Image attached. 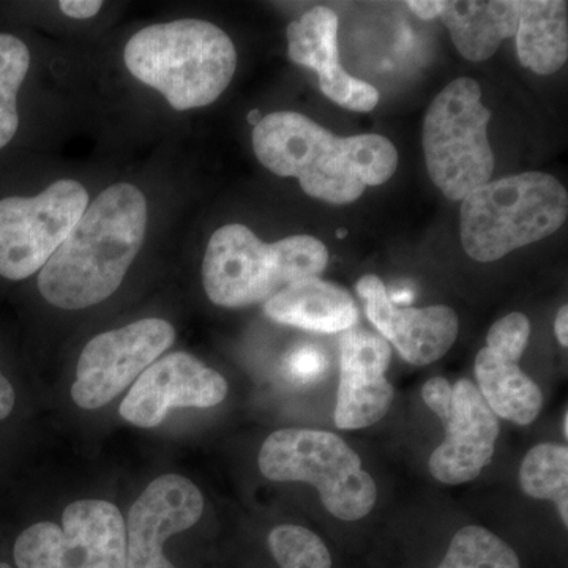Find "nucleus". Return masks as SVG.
Returning a JSON list of instances; mask_svg holds the SVG:
<instances>
[{
    "mask_svg": "<svg viewBox=\"0 0 568 568\" xmlns=\"http://www.w3.org/2000/svg\"><path fill=\"white\" fill-rule=\"evenodd\" d=\"M342 153L351 174L365 189L368 185H383L398 168L395 145L381 134L342 138Z\"/></svg>",
    "mask_w": 568,
    "mask_h": 568,
    "instance_id": "24",
    "label": "nucleus"
},
{
    "mask_svg": "<svg viewBox=\"0 0 568 568\" xmlns=\"http://www.w3.org/2000/svg\"><path fill=\"white\" fill-rule=\"evenodd\" d=\"M264 312L275 323L320 334L349 331L358 321L353 295L320 276L284 287L265 302Z\"/></svg>",
    "mask_w": 568,
    "mask_h": 568,
    "instance_id": "16",
    "label": "nucleus"
},
{
    "mask_svg": "<svg viewBox=\"0 0 568 568\" xmlns=\"http://www.w3.org/2000/svg\"><path fill=\"white\" fill-rule=\"evenodd\" d=\"M148 216V201L138 186H108L41 268L44 301L62 310H84L111 297L141 252Z\"/></svg>",
    "mask_w": 568,
    "mask_h": 568,
    "instance_id": "1",
    "label": "nucleus"
},
{
    "mask_svg": "<svg viewBox=\"0 0 568 568\" xmlns=\"http://www.w3.org/2000/svg\"><path fill=\"white\" fill-rule=\"evenodd\" d=\"M126 70L162 93L175 111L207 106L226 91L237 52L223 29L203 20L152 24L134 33L123 51Z\"/></svg>",
    "mask_w": 568,
    "mask_h": 568,
    "instance_id": "2",
    "label": "nucleus"
},
{
    "mask_svg": "<svg viewBox=\"0 0 568 568\" xmlns=\"http://www.w3.org/2000/svg\"><path fill=\"white\" fill-rule=\"evenodd\" d=\"M425 405L440 418L446 440L433 452L429 473L446 485H462L480 476L491 463L499 420L469 379L452 386L446 377H432L422 388Z\"/></svg>",
    "mask_w": 568,
    "mask_h": 568,
    "instance_id": "10",
    "label": "nucleus"
},
{
    "mask_svg": "<svg viewBox=\"0 0 568 568\" xmlns=\"http://www.w3.org/2000/svg\"><path fill=\"white\" fill-rule=\"evenodd\" d=\"M407 7L422 20L429 21L439 18L444 2H439V0L437 2L436 0H410V2H407Z\"/></svg>",
    "mask_w": 568,
    "mask_h": 568,
    "instance_id": "30",
    "label": "nucleus"
},
{
    "mask_svg": "<svg viewBox=\"0 0 568 568\" xmlns=\"http://www.w3.org/2000/svg\"><path fill=\"white\" fill-rule=\"evenodd\" d=\"M339 140L293 111L272 112L253 130L254 153L268 171L298 179L302 190L315 200L351 204L364 194L365 186L351 174Z\"/></svg>",
    "mask_w": 568,
    "mask_h": 568,
    "instance_id": "7",
    "label": "nucleus"
},
{
    "mask_svg": "<svg viewBox=\"0 0 568 568\" xmlns=\"http://www.w3.org/2000/svg\"><path fill=\"white\" fill-rule=\"evenodd\" d=\"M261 119L263 118H261L260 111H253L252 114H250V122H252L253 125H257Z\"/></svg>",
    "mask_w": 568,
    "mask_h": 568,
    "instance_id": "33",
    "label": "nucleus"
},
{
    "mask_svg": "<svg viewBox=\"0 0 568 568\" xmlns=\"http://www.w3.org/2000/svg\"><path fill=\"white\" fill-rule=\"evenodd\" d=\"M31 67L28 44L11 36L0 33V149L6 148L20 126L18 92Z\"/></svg>",
    "mask_w": 568,
    "mask_h": 568,
    "instance_id": "22",
    "label": "nucleus"
},
{
    "mask_svg": "<svg viewBox=\"0 0 568 568\" xmlns=\"http://www.w3.org/2000/svg\"><path fill=\"white\" fill-rule=\"evenodd\" d=\"M103 2L100 0H62L59 2V9L73 20H91L100 10Z\"/></svg>",
    "mask_w": 568,
    "mask_h": 568,
    "instance_id": "29",
    "label": "nucleus"
},
{
    "mask_svg": "<svg viewBox=\"0 0 568 568\" xmlns=\"http://www.w3.org/2000/svg\"><path fill=\"white\" fill-rule=\"evenodd\" d=\"M286 375L297 384H312L321 379L327 368V358L316 346H302L287 354Z\"/></svg>",
    "mask_w": 568,
    "mask_h": 568,
    "instance_id": "28",
    "label": "nucleus"
},
{
    "mask_svg": "<svg viewBox=\"0 0 568 568\" xmlns=\"http://www.w3.org/2000/svg\"><path fill=\"white\" fill-rule=\"evenodd\" d=\"M328 252L313 235H291L264 244L244 224L212 234L205 248L203 282L207 297L224 308L267 302L284 287L323 274Z\"/></svg>",
    "mask_w": 568,
    "mask_h": 568,
    "instance_id": "3",
    "label": "nucleus"
},
{
    "mask_svg": "<svg viewBox=\"0 0 568 568\" xmlns=\"http://www.w3.org/2000/svg\"><path fill=\"white\" fill-rule=\"evenodd\" d=\"M529 335L528 317L523 313H510L489 328L487 347L504 357L521 361L528 346Z\"/></svg>",
    "mask_w": 568,
    "mask_h": 568,
    "instance_id": "27",
    "label": "nucleus"
},
{
    "mask_svg": "<svg viewBox=\"0 0 568 568\" xmlns=\"http://www.w3.org/2000/svg\"><path fill=\"white\" fill-rule=\"evenodd\" d=\"M227 395L226 379L192 354L173 353L149 366L130 388L121 416L140 428L162 424L175 407H213Z\"/></svg>",
    "mask_w": 568,
    "mask_h": 568,
    "instance_id": "12",
    "label": "nucleus"
},
{
    "mask_svg": "<svg viewBox=\"0 0 568 568\" xmlns=\"http://www.w3.org/2000/svg\"><path fill=\"white\" fill-rule=\"evenodd\" d=\"M14 407V390L10 381L0 372V420L10 416Z\"/></svg>",
    "mask_w": 568,
    "mask_h": 568,
    "instance_id": "31",
    "label": "nucleus"
},
{
    "mask_svg": "<svg viewBox=\"0 0 568 568\" xmlns=\"http://www.w3.org/2000/svg\"><path fill=\"white\" fill-rule=\"evenodd\" d=\"M0 568H11V567L7 566V564H0Z\"/></svg>",
    "mask_w": 568,
    "mask_h": 568,
    "instance_id": "36",
    "label": "nucleus"
},
{
    "mask_svg": "<svg viewBox=\"0 0 568 568\" xmlns=\"http://www.w3.org/2000/svg\"><path fill=\"white\" fill-rule=\"evenodd\" d=\"M203 511L204 497L192 480L178 474L155 478L130 510L125 568H175L164 558V541L193 528Z\"/></svg>",
    "mask_w": 568,
    "mask_h": 568,
    "instance_id": "13",
    "label": "nucleus"
},
{
    "mask_svg": "<svg viewBox=\"0 0 568 568\" xmlns=\"http://www.w3.org/2000/svg\"><path fill=\"white\" fill-rule=\"evenodd\" d=\"M555 332L556 336H558V342L560 346H568V308L567 305H564L562 308L559 310L558 316H556L555 321Z\"/></svg>",
    "mask_w": 568,
    "mask_h": 568,
    "instance_id": "32",
    "label": "nucleus"
},
{
    "mask_svg": "<svg viewBox=\"0 0 568 568\" xmlns=\"http://www.w3.org/2000/svg\"><path fill=\"white\" fill-rule=\"evenodd\" d=\"M345 234H346V231H345V230H339V231H338V239H343V237H345Z\"/></svg>",
    "mask_w": 568,
    "mask_h": 568,
    "instance_id": "35",
    "label": "nucleus"
},
{
    "mask_svg": "<svg viewBox=\"0 0 568 568\" xmlns=\"http://www.w3.org/2000/svg\"><path fill=\"white\" fill-rule=\"evenodd\" d=\"M357 293L364 301L369 323L409 364H433L454 346L459 320L448 306L398 308L392 302L386 284L376 275L362 276Z\"/></svg>",
    "mask_w": 568,
    "mask_h": 568,
    "instance_id": "14",
    "label": "nucleus"
},
{
    "mask_svg": "<svg viewBox=\"0 0 568 568\" xmlns=\"http://www.w3.org/2000/svg\"><path fill=\"white\" fill-rule=\"evenodd\" d=\"M320 88L328 100L349 111L369 112L379 103L377 89L351 77L343 67L320 77Z\"/></svg>",
    "mask_w": 568,
    "mask_h": 568,
    "instance_id": "26",
    "label": "nucleus"
},
{
    "mask_svg": "<svg viewBox=\"0 0 568 568\" xmlns=\"http://www.w3.org/2000/svg\"><path fill=\"white\" fill-rule=\"evenodd\" d=\"M268 548L280 568H332L324 541L302 526H278L268 536Z\"/></svg>",
    "mask_w": 568,
    "mask_h": 568,
    "instance_id": "25",
    "label": "nucleus"
},
{
    "mask_svg": "<svg viewBox=\"0 0 568 568\" xmlns=\"http://www.w3.org/2000/svg\"><path fill=\"white\" fill-rule=\"evenodd\" d=\"M20 568H125L126 528L121 510L108 500H77L62 526L37 523L18 537Z\"/></svg>",
    "mask_w": 568,
    "mask_h": 568,
    "instance_id": "8",
    "label": "nucleus"
},
{
    "mask_svg": "<svg viewBox=\"0 0 568 568\" xmlns=\"http://www.w3.org/2000/svg\"><path fill=\"white\" fill-rule=\"evenodd\" d=\"M521 0H457L444 2L439 18L459 54L487 61L500 43L517 36Z\"/></svg>",
    "mask_w": 568,
    "mask_h": 568,
    "instance_id": "17",
    "label": "nucleus"
},
{
    "mask_svg": "<svg viewBox=\"0 0 568 568\" xmlns=\"http://www.w3.org/2000/svg\"><path fill=\"white\" fill-rule=\"evenodd\" d=\"M88 205V190L70 179L37 196L0 201V276L20 282L40 272Z\"/></svg>",
    "mask_w": 568,
    "mask_h": 568,
    "instance_id": "9",
    "label": "nucleus"
},
{
    "mask_svg": "<svg viewBox=\"0 0 568 568\" xmlns=\"http://www.w3.org/2000/svg\"><path fill=\"white\" fill-rule=\"evenodd\" d=\"M392 347L383 336L349 328L339 339V387L335 424L361 429L386 416L395 390L386 379Z\"/></svg>",
    "mask_w": 568,
    "mask_h": 568,
    "instance_id": "15",
    "label": "nucleus"
},
{
    "mask_svg": "<svg viewBox=\"0 0 568 568\" xmlns=\"http://www.w3.org/2000/svg\"><path fill=\"white\" fill-rule=\"evenodd\" d=\"M287 54L291 61L315 70L317 77L342 67L338 58V17L327 7L306 11L287 26Z\"/></svg>",
    "mask_w": 568,
    "mask_h": 568,
    "instance_id": "20",
    "label": "nucleus"
},
{
    "mask_svg": "<svg viewBox=\"0 0 568 568\" xmlns=\"http://www.w3.org/2000/svg\"><path fill=\"white\" fill-rule=\"evenodd\" d=\"M518 362L484 347L476 357L477 388L496 416L529 425L540 414L544 396Z\"/></svg>",
    "mask_w": 568,
    "mask_h": 568,
    "instance_id": "19",
    "label": "nucleus"
},
{
    "mask_svg": "<svg viewBox=\"0 0 568 568\" xmlns=\"http://www.w3.org/2000/svg\"><path fill=\"white\" fill-rule=\"evenodd\" d=\"M564 436H568V413L564 414Z\"/></svg>",
    "mask_w": 568,
    "mask_h": 568,
    "instance_id": "34",
    "label": "nucleus"
},
{
    "mask_svg": "<svg viewBox=\"0 0 568 568\" xmlns=\"http://www.w3.org/2000/svg\"><path fill=\"white\" fill-rule=\"evenodd\" d=\"M174 339L173 325L156 317L97 335L82 349L71 398L88 410L110 405L173 346Z\"/></svg>",
    "mask_w": 568,
    "mask_h": 568,
    "instance_id": "11",
    "label": "nucleus"
},
{
    "mask_svg": "<svg viewBox=\"0 0 568 568\" xmlns=\"http://www.w3.org/2000/svg\"><path fill=\"white\" fill-rule=\"evenodd\" d=\"M437 568H521L517 552L480 526H466L452 538Z\"/></svg>",
    "mask_w": 568,
    "mask_h": 568,
    "instance_id": "23",
    "label": "nucleus"
},
{
    "mask_svg": "<svg viewBox=\"0 0 568 568\" xmlns=\"http://www.w3.org/2000/svg\"><path fill=\"white\" fill-rule=\"evenodd\" d=\"M491 112L481 103V89L470 78L446 85L429 104L424 121L426 170L452 201L491 181L495 153L488 141Z\"/></svg>",
    "mask_w": 568,
    "mask_h": 568,
    "instance_id": "6",
    "label": "nucleus"
},
{
    "mask_svg": "<svg viewBox=\"0 0 568 568\" xmlns=\"http://www.w3.org/2000/svg\"><path fill=\"white\" fill-rule=\"evenodd\" d=\"M567 215L568 194L558 179L537 171L508 175L463 200V248L478 263H493L555 234Z\"/></svg>",
    "mask_w": 568,
    "mask_h": 568,
    "instance_id": "4",
    "label": "nucleus"
},
{
    "mask_svg": "<svg viewBox=\"0 0 568 568\" xmlns=\"http://www.w3.org/2000/svg\"><path fill=\"white\" fill-rule=\"evenodd\" d=\"M519 62L537 74H552L568 59V3L521 0L517 31Z\"/></svg>",
    "mask_w": 568,
    "mask_h": 568,
    "instance_id": "18",
    "label": "nucleus"
},
{
    "mask_svg": "<svg viewBox=\"0 0 568 568\" xmlns=\"http://www.w3.org/2000/svg\"><path fill=\"white\" fill-rule=\"evenodd\" d=\"M261 473L274 481H305L320 491L324 507L343 521H358L376 504V484L342 437L317 429L287 428L264 440Z\"/></svg>",
    "mask_w": 568,
    "mask_h": 568,
    "instance_id": "5",
    "label": "nucleus"
},
{
    "mask_svg": "<svg viewBox=\"0 0 568 568\" xmlns=\"http://www.w3.org/2000/svg\"><path fill=\"white\" fill-rule=\"evenodd\" d=\"M523 491L534 499L555 500L559 517L568 525V448L540 444L529 450L519 470Z\"/></svg>",
    "mask_w": 568,
    "mask_h": 568,
    "instance_id": "21",
    "label": "nucleus"
}]
</instances>
